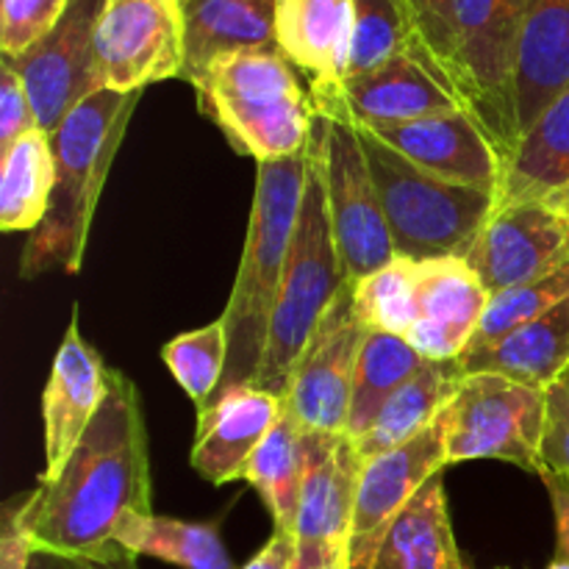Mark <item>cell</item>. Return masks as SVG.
I'll list each match as a JSON object with an SVG mask.
<instances>
[{"mask_svg":"<svg viewBox=\"0 0 569 569\" xmlns=\"http://www.w3.org/2000/svg\"><path fill=\"white\" fill-rule=\"evenodd\" d=\"M126 515L150 511V456L142 403L131 378L109 370V389L92 426L53 481L26 500V528L37 553L87 567L131 565L117 545Z\"/></svg>","mask_w":569,"mask_h":569,"instance_id":"6da1fadb","label":"cell"},{"mask_svg":"<svg viewBox=\"0 0 569 569\" xmlns=\"http://www.w3.org/2000/svg\"><path fill=\"white\" fill-rule=\"evenodd\" d=\"M142 92L89 94L64 117L53 142L56 183L42 226L28 237L20 256V276L26 281L61 270L67 276L81 270L92 231L94 206L117 159Z\"/></svg>","mask_w":569,"mask_h":569,"instance_id":"7a4b0ae2","label":"cell"},{"mask_svg":"<svg viewBox=\"0 0 569 569\" xmlns=\"http://www.w3.org/2000/svg\"><path fill=\"white\" fill-rule=\"evenodd\" d=\"M306 167L309 150L292 159L261 161L256 172L253 209L244 233L242 259L231 298L222 311L228 331V365L220 392L239 383H256L259 378L289 244L298 226Z\"/></svg>","mask_w":569,"mask_h":569,"instance_id":"3957f363","label":"cell"},{"mask_svg":"<svg viewBox=\"0 0 569 569\" xmlns=\"http://www.w3.org/2000/svg\"><path fill=\"white\" fill-rule=\"evenodd\" d=\"M367 328L406 339L428 361L465 356L487 311L489 292L465 259H395L353 283Z\"/></svg>","mask_w":569,"mask_h":569,"instance_id":"277c9868","label":"cell"},{"mask_svg":"<svg viewBox=\"0 0 569 569\" xmlns=\"http://www.w3.org/2000/svg\"><path fill=\"white\" fill-rule=\"evenodd\" d=\"M192 87L198 109L256 164L309 150L317 120L311 92L278 48L222 56Z\"/></svg>","mask_w":569,"mask_h":569,"instance_id":"5b68a950","label":"cell"},{"mask_svg":"<svg viewBox=\"0 0 569 569\" xmlns=\"http://www.w3.org/2000/svg\"><path fill=\"white\" fill-rule=\"evenodd\" d=\"M345 283H348V278H345V267L339 259L326 206L320 148H317V137L311 133L298 226H295L292 244H289L281 292H278L270 339H267L264 361H261L256 387L270 389L281 398L287 395L289 376H292L300 353L306 350L311 333L320 326L322 315L333 303V298L342 292Z\"/></svg>","mask_w":569,"mask_h":569,"instance_id":"8992f818","label":"cell"},{"mask_svg":"<svg viewBox=\"0 0 569 569\" xmlns=\"http://www.w3.org/2000/svg\"><path fill=\"white\" fill-rule=\"evenodd\" d=\"M400 259H465L495 211V194L450 183L411 164L353 122Z\"/></svg>","mask_w":569,"mask_h":569,"instance_id":"52a82bcc","label":"cell"},{"mask_svg":"<svg viewBox=\"0 0 569 569\" xmlns=\"http://www.w3.org/2000/svg\"><path fill=\"white\" fill-rule=\"evenodd\" d=\"M533 0H453L459 92L506 159L517 148L515 76Z\"/></svg>","mask_w":569,"mask_h":569,"instance_id":"ba28073f","label":"cell"},{"mask_svg":"<svg viewBox=\"0 0 569 569\" xmlns=\"http://www.w3.org/2000/svg\"><path fill=\"white\" fill-rule=\"evenodd\" d=\"M545 389L470 372L442 411L448 465L495 459L526 472H542Z\"/></svg>","mask_w":569,"mask_h":569,"instance_id":"9c48e42d","label":"cell"},{"mask_svg":"<svg viewBox=\"0 0 569 569\" xmlns=\"http://www.w3.org/2000/svg\"><path fill=\"white\" fill-rule=\"evenodd\" d=\"M315 137L320 148L328 217L345 278L348 283H359L398 259L392 233L353 122L317 114Z\"/></svg>","mask_w":569,"mask_h":569,"instance_id":"30bf717a","label":"cell"},{"mask_svg":"<svg viewBox=\"0 0 569 569\" xmlns=\"http://www.w3.org/2000/svg\"><path fill=\"white\" fill-rule=\"evenodd\" d=\"M181 0H106L94 31V81L111 92H142L183 76Z\"/></svg>","mask_w":569,"mask_h":569,"instance_id":"8fae6325","label":"cell"},{"mask_svg":"<svg viewBox=\"0 0 569 569\" xmlns=\"http://www.w3.org/2000/svg\"><path fill=\"white\" fill-rule=\"evenodd\" d=\"M367 333L370 328L353 303V283H345L300 353L283 395L287 409L306 431L348 437L356 367Z\"/></svg>","mask_w":569,"mask_h":569,"instance_id":"7c38bea8","label":"cell"},{"mask_svg":"<svg viewBox=\"0 0 569 569\" xmlns=\"http://www.w3.org/2000/svg\"><path fill=\"white\" fill-rule=\"evenodd\" d=\"M106 0H70L61 20L11 61L31 94L37 122L48 137L89 94L100 92L94 81V31Z\"/></svg>","mask_w":569,"mask_h":569,"instance_id":"4fadbf2b","label":"cell"},{"mask_svg":"<svg viewBox=\"0 0 569 569\" xmlns=\"http://www.w3.org/2000/svg\"><path fill=\"white\" fill-rule=\"evenodd\" d=\"M309 92L317 114L342 117L361 126L409 122L467 109L465 100L415 53H400L376 70L342 78L339 83H311Z\"/></svg>","mask_w":569,"mask_h":569,"instance_id":"5bb4252c","label":"cell"},{"mask_svg":"<svg viewBox=\"0 0 569 569\" xmlns=\"http://www.w3.org/2000/svg\"><path fill=\"white\" fill-rule=\"evenodd\" d=\"M445 467H448V445H445L442 415L403 448L365 461L348 545L350 569L372 567L389 526L433 476L445 472Z\"/></svg>","mask_w":569,"mask_h":569,"instance_id":"9a60e30c","label":"cell"},{"mask_svg":"<svg viewBox=\"0 0 569 569\" xmlns=\"http://www.w3.org/2000/svg\"><path fill=\"white\" fill-rule=\"evenodd\" d=\"M465 261L492 298L569 264V226L548 203L509 206L489 217Z\"/></svg>","mask_w":569,"mask_h":569,"instance_id":"2e32d148","label":"cell"},{"mask_svg":"<svg viewBox=\"0 0 569 569\" xmlns=\"http://www.w3.org/2000/svg\"><path fill=\"white\" fill-rule=\"evenodd\" d=\"M365 128L420 170L450 183L498 194L503 181V156L472 111H448Z\"/></svg>","mask_w":569,"mask_h":569,"instance_id":"e0dca14e","label":"cell"},{"mask_svg":"<svg viewBox=\"0 0 569 569\" xmlns=\"http://www.w3.org/2000/svg\"><path fill=\"white\" fill-rule=\"evenodd\" d=\"M109 389V370L98 350L83 342L78 328V309L56 350L53 370L42 392L44 422V470L39 481H53L64 461L92 426Z\"/></svg>","mask_w":569,"mask_h":569,"instance_id":"ac0fdd59","label":"cell"},{"mask_svg":"<svg viewBox=\"0 0 569 569\" xmlns=\"http://www.w3.org/2000/svg\"><path fill=\"white\" fill-rule=\"evenodd\" d=\"M283 411L281 395L256 383L222 389L198 411L192 470L214 487L244 478V467Z\"/></svg>","mask_w":569,"mask_h":569,"instance_id":"d6986e66","label":"cell"},{"mask_svg":"<svg viewBox=\"0 0 569 569\" xmlns=\"http://www.w3.org/2000/svg\"><path fill=\"white\" fill-rule=\"evenodd\" d=\"M365 459L350 437L317 433L315 456L300 492L295 537L298 542H326L348 548Z\"/></svg>","mask_w":569,"mask_h":569,"instance_id":"ffe728a7","label":"cell"},{"mask_svg":"<svg viewBox=\"0 0 569 569\" xmlns=\"http://www.w3.org/2000/svg\"><path fill=\"white\" fill-rule=\"evenodd\" d=\"M183 81L194 83L217 59L242 50L278 48V0H181Z\"/></svg>","mask_w":569,"mask_h":569,"instance_id":"44dd1931","label":"cell"},{"mask_svg":"<svg viewBox=\"0 0 569 569\" xmlns=\"http://www.w3.org/2000/svg\"><path fill=\"white\" fill-rule=\"evenodd\" d=\"M565 92H569V0H533L515 76L520 137Z\"/></svg>","mask_w":569,"mask_h":569,"instance_id":"7402d4cb","label":"cell"},{"mask_svg":"<svg viewBox=\"0 0 569 569\" xmlns=\"http://www.w3.org/2000/svg\"><path fill=\"white\" fill-rule=\"evenodd\" d=\"M276 39L311 83H339L353 44V0H278Z\"/></svg>","mask_w":569,"mask_h":569,"instance_id":"603a6c76","label":"cell"},{"mask_svg":"<svg viewBox=\"0 0 569 569\" xmlns=\"http://www.w3.org/2000/svg\"><path fill=\"white\" fill-rule=\"evenodd\" d=\"M567 183L569 92L556 98L511 150L503 167V181L495 194V211H503L517 203H545Z\"/></svg>","mask_w":569,"mask_h":569,"instance_id":"cb8c5ba5","label":"cell"},{"mask_svg":"<svg viewBox=\"0 0 569 569\" xmlns=\"http://www.w3.org/2000/svg\"><path fill=\"white\" fill-rule=\"evenodd\" d=\"M370 569H467L450 526L442 472L389 526Z\"/></svg>","mask_w":569,"mask_h":569,"instance_id":"d4e9b609","label":"cell"},{"mask_svg":"<svg viewBox=\"0 0 569 569\" xmlns=\"http://www.w3.org/2000/svg\"><path fill=\"white\" fill-rule=\"evenodd\" d=\"M467 372L461 370L459 359L456 361H428L409 383L398 389L381 415L376 417L370 428L356 439V450L365 461L376 456L389 453V450L403 448L415 437H420L426 428L437 422L450 406V400L459 392L461 381Z\"/></svg>","mask_w":569,"mask_h":569,"instance_id":"484cf974","label":"cell"},{"mask_svg":"<svg viewBox=\"0 0 569 569\" xmlns=\"http://www.w3.org/2000/svg\"><path fill=\"white\" fill-rule=\"evenodd\" d=\"M459 365L467 376L495 372V376L511 378L528 387L548 389L556 378L569 370V298L495 348L472 359H459Z\"/></svg>","mask_w":569,"mask_h":569,"instance_id":"4316f807","label":"cell"},{"mask_svg":"<svg viewBox=\"0 0 569 569\" xmlns=\"http://www.w3.org/2000/svg\"><path fill=\"white\" fill-rule=\"evenodd\" d=\"M315 431H306L283 403L281 417L244 467V481L261 495L276 528L295 531L300 492L315 456Z\"/></svg>","mask_w":569,"mask_h":569,"instance_id":"83f0119b","label":"cell"},{"mask_svg":"<svg viewBox=\"0 0 569 569\" xmlns=\"http://www.w3.org/2000/svg\"><path fill=\"white\" fill-rule=\"evenodd\" d=\"M53 183V142L42 128H33L0 156V228L37 231L50 209Z\"/></svg>","mask_w":569,"mask_h":569,"instance_id":"f1b7e54d","label":"cell"},{"mask_svg":"<svg viewBox=\"0 0 569 569\" xmlns=\"http://www.w3.org/2000/svg\"><path fill=\"white\" fill-rule=\"evenodd\" d=\"M117 545L131 559L150 556L181 569H233L214 522H187L159 515H126Z\"/></svg>","mask_w":569,"mask_h":569,"instance_id":"f546056e","label":"cell"},{"mask_svg":"<svg viewBox=\"0 0 569 569\" xmlns=\"http://www.w3.org/2000/svg\"><path fill=\"white\" fill-rule=\"evenodd\" d=\"M426 365V356L417 353L406 339L395 337V333L372 331L370 328V333L365 339V348H361L359 367H356L348 437L356 442L376 422V417L381 415L387 400L403 383H409Z\"/></svg>","mask_w":569,"mask_h":569,"instance_id":"4dcf8cb0","label":"cell"},{"mask_svg":"<svg viewBox=\"0 0 569 569\" xmlns=\"http://www.w3.org/2000/svg\"><path fill=\"white\" fill-rule=\"evenodd\" d=\"M565 298H569V264L559 267V270L539 278V281L492 295L481 317V326H478L476 337L467 345L461 359H472V356L495 348L515 331H520L522 326H528L531 320L542 317L545 311L559 306Z\"/></svg>","mask_w":569,"mask_h":569,"instance_id":"1f68e13d","label":"cell"},{"mask_svg":"<svg viewBox=\"0 0 569 569\" xmlns=\"http://www.w3.org/2000/svg\"><path fill=\"white\" fill-rule=\"evenodd\" d=\"M161 359L170 367L172 378L181 383L194 409L203 411L220 392L228 365V331L226 320H214L198 331H187L170 339L161 350Z\"/></svg>","mask_w":569,"mask_h":569,"instance_id":"d6a6232c","label":"cell"},{"mask_svg":"<svg viewBox=\"0 0 569 569\" xmlns=\"http://www.w3.org/2000/svg\"><path fill=\"white\" fill-rule=\"evenodd\" d=\"M415 31L400 0H353V44L348 76H361L400 53H415Z\"/></svg>","mask_w":569,"mask_h":569,"instance_id":"836d02e7","label":"cell"},{"mask_svg":"<svg viewBox=\"0 0 569 569\" xmlns=\"http://www.w3.org/2000/svg\"><path fill=\"white\" fill-rule=\"evenodd\" d=\"M406 20L415 31V56L439 76L448 89L459 92V64H456L453 0H400Z\"/></svg>","mask_w":569,"mask_h":569,"instance_id":"e575fe53","label":"cell"},{"mask_svg":"<svg viewBox=\"0 0 569 569\" xmlns=\"http://www.w3.org/2000/svg\"><path fill=\"white\" fill-rule=\"evenodd\" d=\"M70 0H0V50L17 59L31 50L64 14Z\"/></svg>","mask_w":569,"mask_h":569,"instance_id":"d590c367","label":"cell"},{"mask_svg":"<svg viewBox=\"0 0 569 569\" xmlns=\"http://www.w3.org/2000/svg\"><path fill=\"white\" fill-rule=\"evenodd\" d=\"M545 439L542 472L569 481V370L545 389Z\"/></svg>","mask_w":569,"mask_h":569,"instance_id":"8d00e7d4","label":"cell"},{"mask_svg":"<svg viewBox=\"0 0 569 569\" xmlns=\"http://www.w3.org/2000/svg\"><path fill=\"white\" fill-rule=\"evenodd\" d=\"M33 128H39V122L31 94L20 72L11 67V61L3 59L0 61V156Z\"/></svg>","mask_w":569,"mask_h":569,"instance_id":"74e56055","label":"cell"},{"mask_svg":"<svg viewBox=\"0 0 569 569\" xmlns=\"http://www.w3.org/2000/svg\"><path fill=\"white\" fill-rule=\"evenodd\" d=\"M26 500L28 495L11 500L3 511L0 528V569H28L33 559V542L26 528Z\"/></svg>","mask_w":569,"mask_h":569,"instance_id":"f35d334b","label":"cell"},{"mask_svg":"<svg viewBox=\"0 0 569 569\" xmlns=\"http://www.w3.org/2000/svg\"><path fill=\"white\" fill-rule=\"evenodd\" d=\"M295 556H298V537H295V531L276 528L270 542H267L242 569H292Z\"/></svg>","mask_w":569,"mask_h":569,"instance_id":"ab89813d","label":"cell"},{"mask_svg":"<svg viewBox=\"0 0 569 569\" xmlns=\"http://www.w3.org/2000/svg\"><path fill=\"white\" fill-rule=\"evenodd\" d=\"M292 569H350L348 548L326 542H298Z\"/></svg>","mask_w":569,"mask_h":569,"instance_id":"60d3db41","label":"cell"},{"mask_svg":"<svg viewBox=\"0 0 569 569\" xmlns=\"http://www.w3.org/2000/svg\"><path fill=\"white\" fill-rule=\"evenodd\" d=\"M548 487L550 503H553V515H556V533H559V559L569 561V481L559 476H539Z\"/></svg>","mask_w":569,"mask_h":569,"instance_id":"b9f144b4","label":"cell"},{"mask_svg":"<svg viewBox=\"0 0 569 569\" xmlns=\"http://www.w3.org/2000/svg\"><path fill=\"white\" fill-rule=\"evenodd\" d=\"M28 569H92L87 565H76V561L59 559V556H48V553H33L31 567Z\"/></svg>","mask_w":569,"mask_h":569,"instance_id":"7bdbcfd3","label":"cell"},{"mask_svg":"<svg viewBox=\"0 0 569 569\" xmlns=\"http://www.w3.org/2000/svg\"><path fill=\"white\" fill-rule=\"evenodd\" d=\"M545 203H548L550 209H553L556 214H559L561 220H565L567 226H569V183H567V187H561L559 192L550 194V198L545 200Z\"/></svg>","mask_w":569,"mask_h":569,"instance_id":"ee69618b","label":"cell"},{"mask_svg":"<svg viewBox=\"0 0 569 569\" xmlns=\"http://www.w3.org/2000/svg\"><path fill=\"white\" fill-rule=\"evenodd\" d=\"M548 569H569V561H565V559H556L553 565H550Z\"/></svg>","mask_w":569,"mask_h":569,"instance_id":"f6af8a7d","label":"cell"}]
</instances>
